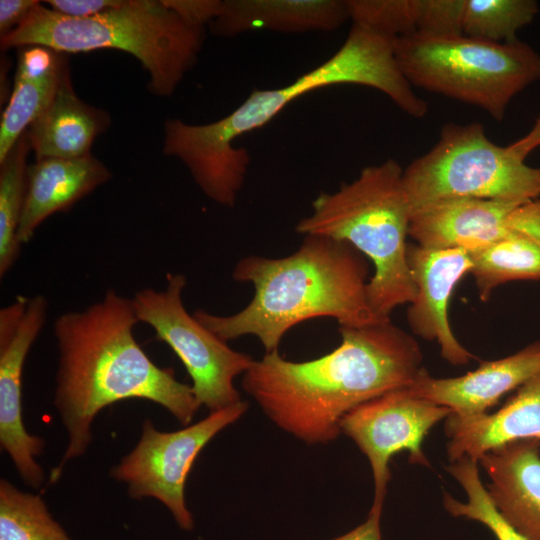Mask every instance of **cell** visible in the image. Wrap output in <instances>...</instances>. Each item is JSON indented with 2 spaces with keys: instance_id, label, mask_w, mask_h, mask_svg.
<instances>
[{
  "instance_id": "cell-7",
  "label": "cell",
  "mask_w": 540,
  "mask_h": 540,
  "mask_svg": "<svg viewBox=\"0 0 540 540\" xmlns=\"http://www.w3.org/2000/svg\"><path fill=\"white\" fill-rule=\"evenodd\" d=\"M394 48L412 87L472 104L498 121L511 100L540 79V54L518 39L413 33L395 39Z\"/></svg>"
},
{
  "instance_id": "cell-33",
  "label": "cell",
  "mask_w": 540,
  "mask_h": 540,
  "mask_svg": "<svg viewBox=\"0 0 540 540\" xmlns=\"http://www.w3.org/2000/svg\"><path fill=\"white\" fill-rule=\"evenodd\" d=\"M540 146V114L531 129L521 138L509 145L511 150L520 158L526 157Z\"/></svg>"
},
{
  "instance_id": "cell-2",
  "label": "cell",
  "mask_w": 540,
  "mask_h": 540,
  "mask_svg": "<svg viewBox=\"0 0 540 540\" xmlns=\"http://www.w3.org/2000/svg\"><path fill=\"white\" fill-rule=\"evenodd\" d=\"M132 299L115 290L80 311L54 322L59 362L54 404L68 435L50 483L64 465L83 455L91 442V425L105 407L127 399H143L168 410L190 425L201 407L191 385L178 381L171 368L156 365L138 344V323Z\"/></svg>"
},
{
  "instance_id": "cell-18",
  "label": "cell",
  "mask_w": 540,
  "mask_h": 540,
  "mask_svg": "<svg viewBox=\"0 0 540 540\" xmlns=\"http://www.w3.org/2000/svg\"><path fill=\"white\" fill-rule=\"evenodd\" d=\"M110 178L108 168L91 154L35 160L27 168L26 197L17 232L19 243L29 242L49 216L69 210Z\"/></svg>"
},
{
  "instance_id": "cell-22",
  "label": "cell",
  "mask_w": 540,
  "mask_h": 540,
  "mask_svg": "<svg viewBox=\"0 0 540 540\" xmlns=\"http://www.w3.org/2000/svg\"><path fill=\"white\" fill-rule=\"evenodd\" d=\"M478 296L488 301L505 283L540 279V240L509 238L470 252Z\"/></svg>"
},
{
  "instance_id": "cell-16",
  "label": "cell",
  "mask_w": 540,
  "mask_h": 540,
  "mask_svg": "<svg viewBox=\"0 0 540 540\" xmlns=\"http://www.w3.org/2000/svg\"><path fill=\"white\" fill-rule=\"evenodd\" d=\"M477 462L489 477L485 488L498 513L527 540H540V443L509 442Z\"/></svg>"
},
{
  "instance_id": "cell-12",
  "label": "cell",
  "mask_w": 540,
  "mask_h": 540,
  "mask_svg": "<svg viewBox=\"0 0 540 540\" xmlns=\"http://www.w3.org/2000/svg\"><path fill=\"white\" fill-rule=\"evenodd\" d=\"M48 301L43 295L18 296L0 310V444L25 484L40 488L44 472L35 457L44 449L22 419V375L26 357L45 325Z\"/></svg>"
},
{
  "instance_id": "cell-6",
  "label": "cell",
  "mask_w": 540,
  "mask_h": 540,
  "mask_svg": "<svg viewBox=\"0 0 540 540\" xmlns=\"http://www.w3.org/2000/svg\"><path fill=\"white\" fill-rule=\"evenodd\" d=\"M204 29L185 24L162 0H122L100 14L72 18L39 2L12 32L1 37L2 49L44 46L60 53L111 48L133 55L150 76L149 90L173 94L194 66Z\"/></svg>"
},
{
  "instance_id": "cell-21",
  "label": "cell",
  "mask_w": 540,
  "mask_h": 540,
  "mask_svg": "<svg viewBox=\"0 0 540 540\" xmlns=\"http://www.w3.org/2000/svg\"><path fill=\"white\" fill-rule=\"evenodd\" d=\"M67 69L63 53L44 46H23L0 122V162L50 104Z\"/></svg>"
},
{
  "instance_id": "cell-15",
  "label": "cell",
  "mask_w": 540,
  "mask_h": 540,
  "mask_svg": "<svg viewBox=\"0 0 540 540\" xmlns=\"http://www.w3.org/2000/svg\"><path fill=\"white\" fill-rule=\"evenodd\" d=\"M519 204L489 199L435 203L412 213L409 237L426 247L481 250L513 237L512 212Z\"/></svg>"
},
{
  "instance_id": "cell-23",
  "label": "cell",
  "mask_w": 540,
  "mask_h": 540,
  "mask_svg": "<svg viewBox=\"0 0 540 540\" xmlns=\"http://www.w3.org/2000/svg\"><path fill=\"white\" fill-rule=\"evenodd\" d=\"M31 149L25 131L0 162V277L13 267L21 253L18 227L27 189V155Z\"/></svg>"
},
{
  "instance_id": "cell-19",
  "label": "cell",
  "mask_w": 540,
  "mask_h": 540,
  "mask_svg": "<svg viewBox=\"0 0 540 540\" xmlns=\"http://www.w3.org/2000/svg\"><path fill=\"white\" fill-rule=\"evenodd\" d=\"M349 19L347 0H223L210 28L220 37L260 29L305 33L332 31Z\"/></svg>"
},
{
  "instance_id": "cell-29",
  "label": "cell",
  "mask_w": 540,
  "mask_h": 540,
  "mask_svg": "<svg viewBox=\"0 0 540 540\" xmlns=\"http://www.w3.org/2000/svg\"><path fill=\"white\" fill-rule=\"evenodd\" d=\"M188 26L204 29L220 14L223 0H162Z\"/></svg>"
},
{
  "instance_id": "cell-17",
  "label": "cell",
  "mask_w": 540,
  "mask_h": 540,
  "mask_svg": "<svg viewBox=\"0 0 540 540\" xmlns=\"http://www.w3.org/2000/svg\"><path fill=\"white\" fill-rule=\"evenodd\" d=\"M450 462L478 460L486 452L518 440L540 443V372L527 380L494 413L445 419Z\"/></svg>"
},
{
  "instance_id": "cell-26",
  "label": "cell",
  "mask_w": 540,
  "mask_h": 540,
  "mask_svg": "<svg viewBox=\"0 0 540 540\" xmlns=\"http://www.w3.org/2000/svg\"><path fill=\"white\" fill-rule=\"evenodd\" d=\"M447 471L466 494V501H460L444 493L443 505L449 514L483 524L497 540H527L503 519L492 504L480 478L477 460L462 458L451 462Z\"/></svg>"
},
{
  "instance_id": "cell-13",
  "label": "cell",
  "mask_w": 540,
  "mask_h": 540,
  "mask_svg": "<svg viewBox=\"0 0 540 540\" xmlns=\"http://www.w3.org/2000/svg\"><path fill=\"white\" fill-rule=\"evenodd\" d=\"M407 262L415 294L406 312L412 333L435 341L444 360L467 365L476 357L456 338L449 321L450 298L458 282L471 272L473 261L461 248L426 247L409 243Z\"/></svg>"
},
{
  "instance_id": "cell-24",
  "label": "cell",
  "mask_w": 540,
  "mask_h": 540,
  "mask_svg": "<svg viewBox=\"0 0 540 540\" xmlns=\"http://www.w3.org/2000/svg\"><path fill=\"white\" fill-rule=\"evenodd\" d=\"M0 540H71L38 494L0 480Z\"/></svg>"
},
{
  "instance_id": "cell-11",
  "label": "cell",
  "mask_w": 540,
  "mask_h": 540,
  "mask_svg": "<svg viewBox=\"0 0 540 540\" xmlns=\"http://www.w3.org/2000/svg\"><path fill=\"white\" fill-rule=\"evenodd\" d=\"M451 414L449 408L416 396L405 387L356 407L342 419L341 433L351 438L369 461L374 481L372 509L383 511L392 457L406 451L412 464L430 467L423 441Z\"/></svg>"
},
{
  "instance_id": "cell-30",
  "label": "cell",
  "mask_w": 540,
  "mask_h": 540,
  "mask_svg": "<svg viewBox=\"0 0 540 540\" xmlns=\"http://www.w3.org/2000/svg\"><path fill=\"white\" fill-rule=\"evenodd\" d=\"M122 0H48L45 4L58 14L86 18L118 6Z\"/></svg>"
},
{
  "instance_id": "cell-25",
  "label": "cell",
  "mask_w": 540,
  "mask_h": 540,
  "mask_svg": "<svg viewBox=\"0 0 540 540\" xmlns=\"http://www.w3.org/2000/svg\"><path fill=\"white\" fill-rule=\"evenodd\" d=\"M538 11L534 0H464L462 34L495 43L512 42Z\"/></svg>"
},
{
  "instance_id": "cell-28",
  "label": "cell",
  "mask_w": 540,
  "mask_h": 540,
  "mask_svg": "<svg viewBox=\"0 0 540 540\" xmlns=\"http://www.w3.org/2000/svg\"><path fill=\"white\" fill-rule=\"evenodd\" d=\"M464 0H422V16L417 33L428 35L462 34Z\"/></svg>"
},
{
  "instance_id": "cell-5",
  "label": "cell",
  "mask_w": 540,
  "mask_h": 540,
  "mask_svg": "<svg viewBox=\"0 0 540 540\" xmlns=\"http://www.w3.org/2000/svg\"><path fill=\"white\" fill-rule=\"evenodd\" d=\"M412 209L403 183V168L393 159L367 166L333 193H321L312 213L295 231L344 241L374 266L367 284L368 301L384 320L410 304L415 294L407 262Z\"/></svg>"
},
{
  "instance_id": "cell-3",
  "label": "cell",
  "mask_w": 540,
  "mask_h": 540,
  "mask_svg": "<svg viewBox=\"0 0 540 540\" xmlns=\"http://www.w3.org/2000/svg\"><path fill=\"white\" fill-rule=\"evenodd\" d=\"M394 41L352 24L345 42L334 55L292 83L275 89H255L231 113L212 123L167 120L163 153L182 161L209 199L233 207L251 161L248 150L236 147L233 142L266 125L306 93L340 84L368 86L384 93L409 116L422 118L428 106L400 70Z\"/></svg>"
},
{
  "instance_id": "cell-4",
  "label": "cell",
  "mask_w": 540,
  "mask_h": 540,
  "mask_svg": "<svg viewBox=\"0 0 540 540\" xmlns=\"http://www.w3.org/2000/svg\"><path fill=\"white\" fill-rule=\"evenodd\" d=\"M368 263L350 244L306 235L301 246L283 258L247 256L233 279L254 286V296L239 312L220 316L197 309L194 317L224 341L245 335L259 339L266 353L278 350L283 336L313 318H334L340 327H365L381 319L367 296Z\"/></svg>"
},
{
  "instance_id": "cell-8",
  "label": "cell",
  "mask_w": 540,
  "mask_h": 540,
  "mask_svg": "<svg viewBox=\"0 0 540 540\" xmlns=\"http://www.w3.org/2000/svg\"><path fill=\"white\" fill-rule=\"evenodd\" d=\"M412 213L454 199L524 203L540 198V167L493 143L479 122L445 124L437 143L403 169Z\"/></svg>"
},
{
  "instance_id": "cell-32",
  "label": "cell",
  "mask_w": 540,
  "mask_h": 540,
  "mask_svg": "<svg viewBox=\"0 0 540 540\" xmlns=\"http://www.w3.org/2000/svg\"><path fill=\"white\" fill-rule=\"evenodd\" d=\"M382 511L370 509L366 520L353 530L331 540H382L380 520Z\"/></svg>"
},
{
  "instance_id": "cell-20",
  "label": "cell",
  "mask_w": 540,
  "mask_h": 540,
  "mask_svg": "<svg viewBox=\"0 0 540 540\" xmlns=\"http://www.w3.org/2000/svg\"><path fill=\"white\" fill-rule=\"evenodd\" d=\"M110 124L104 110L83 102L74 92L68 69L47 108L28 127L36 159L90 155L94 139Z\"/></svg>"
},
{
  "instance_id": "cell-27",
  "label": "cell",
  "mask_w": 540,
  "mask_h": 540,
  "mask_svg": "<svg viewBox=\"0 0 540 540\" xmlns=\"http://www.w3.org/2000/svg\"><path fill=\"white\" fill-rule=\"evenodd\" d=\"M353 24L397 39L417 33L422 0H347Z\"/></svg>"
},
{
  "instance_id": "cell-1",
  "label": "cell",
  "mask_w": 540,
  "mask_h": 540,
  "mask_svg": "<svg viewBox=\"0 0 540 540\" xmlns=\"http://www.w3.org/2000/svg\"><path fill=\"white\" fill-rule=\"evenodd\" d=\"M339 332L340 345L326 355L293 362L276 350L243 374L244 391L264 414L307 444L334 441L350 411L409 387L425 369L417 341L391 320Z\"/></svg>"
},
{
  "instance_id": "cell-10",
  "label": "cell",
  "mask_w": 540,
  "mask_h": 540,
  "mask_svg": "<svg viewBox=\"0 0 540 540\" xmlns=\"http://www.w3.org/2000/svg\"><path fill=\"white\" fill-rule=\"evenodd\" d=\"M247 409L248 402L241 400L172 432H162L146 419L138 443L112 468L111 476L127 484L131 498L160 501L179 528L190 531L194 520L186 506L184 489L191 467L207 443Z\"/></svg>"
},
{
  "instance_id": "cell-9",
  "label": "cell",
  "mask_w": 540,
  "mask_h": 540,
  "mask_svg": "<svg viewBox=\"0 0 540 540\" xmlns=\"http://www.w3.org/2000/svg\"><path fill=\"white\" fill-rule=\"evenodd\" d=\"M163 290L144 288L132 298L139 322L149 325L155 339L167 344L192 380L200 406L216 411L240 402L234 379L253 364L250 355L233 350L190 315L182 299L186 277L167 274Z\"/></svg>"
},
{
  "instance_id": "cell-14",
  "label": "cell",
  "mask_w": 540,
  "mask_h": 540,
  "mask_svg": "<svg viewBox=\"0 0 540 540\" xmlns=\"http://www.w3.org/2000/svg\"><path fill=\"white\" fill-rule=\"evenodd\" d=\"M540 372V341L506 357L484 361L462 376L436 378L424 369L407 387L421 398L449 408L452 415L472 417L487 413L506 393Z\"/></svg>"
},
{
  "instance_id": "cell-31",
  "label": "cell",
  "mask_w": 540,
  "mask_h": 540,
  "mask_svg": "<svg viewBox=\"0 0 540 540\" xmlns=\"http://www.w3.org/2000/svg\"><path fill=\"white\" fill-rule=\"evenodd\" d=\"M39 3L35 0H1L0 34L1 37L16 29Z\"/></svg>"
}]
</instances>
